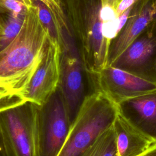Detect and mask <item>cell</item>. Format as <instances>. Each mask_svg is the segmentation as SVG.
<instances>
[{
	"mask_svg": "<svg viewBox=\"0 0 156 156\" xmlns=\"http://www.w3.org/2000/svg\"><path fill=\"white\" fill-rule=\"evenodd\" d=\"M8 14L9 11L4 5L2 0H0V43Z\"/></svg>",
	"mask_w": 156,
	"mask_h": 156,
	"instance_id": "cell-18",
	"label": "cell"
},
{
	"mask_svg": "<svg viewBox=\"0 0 156 156\" xmlns=\"http://www.w3.org/2000/svg\"><path fill=\"white\" fill-rule=\"evenodd\" d=\"M72 36L88 75L107 66L109 44L102 33L101 0H62Z\"/></svg>",
	"mask_w": 156,
	"mask_h": 156,
	"instance_id": "cell-2",
	"label": "cell"
},
{
	"mask_svg": "<svg viewBox=\"0 0 156 156\" xmlns=\"http://www.w3.org/2000/svg\"><path fill=\"white\" fill-rule=\"evenodd\" d=\"M49 11L57 34V41L61 49L68 46L69 41L66 37H72L67 16L62 0H39Z\"/></svg>",
	"mask_w": 156,
	"mask_h": 156,
	"instance_id": "cell-13",
	"label": "cell"
},
{
	"mask_svg": "<svg viewBox=\"0 0 156 156\" xmlns=\"http://www.w3.org/2000/svg\"><path fill=\"white\" fill-rule=\"evenodd\" d=\"M100 16L102 23L113 21L118 18L117 7L121 0H101Z\"/></svg>",
	"mask_w": 156,
	"mask_h": 156,
	"instance_id": "cell-16",
	"label": "cell"
},
{
	"mask_svg": "<svg viewBox=\"0 0 156 156\" xmlns=\"http://www.w3.org/2000/svg\"><path fill=\"white\" fill-rule=\"evenodd\" d=\"M21 30L0 51V112L27 102L31 79L40 64L49 34L32 0L26 4Z\"/></svg>",
	"mask_w": 156,
	"mask_h": 156,
	"instance_id": "cell-1",
	"label": "cell"
},
{
	"mask_svg": "<svg viewBox=\"0 0 156 156\" xmlns=\"http://www.w3.org/2000/svg\"><path fill=\"white\" fill-rule=\"evenodd\" d=\"M61 48L58 41L49 36L43 55L29 88L27 102L40 105L57 89L60 78Z\"/></svg>",
	"mask_w": 156,
	"mask_h": 156,
	"instance_id": "cell-9",
	"label": "cell"
},
{
	"mask_svg": "<svg viewBox=\"0 0 156 156\" xmlns=\"http://www.w3.org/2000/svg\"><path fill=\"white\" fill-rule=\"evenodd\" d=\"M33 105L35 156H58L71 125L60 89L41 104Z\"/></svg>",
	"mask_w": 156,
	"mask_h": 156,
	"instance_id": "cell-4",
	"label": "cell"
},
{
	"mask_svg": "<svg viewBox=\"0 0 156 156\" xmlns=\"http://www.w3.org/2000/svg\"><path fill=\"white\" fill-rule=\"evenodd\" d=\"M113 126L119 156H140L156 144L119 112Z\"/></svg>",
	"mask_w": 156,
	"mask_h": 156,
	"instance_id": "cell-12",
	"label": "cell"
},
{
	"mask_svg": "<svg viewBox=\"0 0 156 156\" xmlns=\"http://www.w3.org/2000/svg\"><path fill=\"white\" fill-rule=\"evenodd\" d=\"M110 66L156 83V20Z\"/></svg>",
	"mask_w": 156,
	"mask_h": 156,
	"instance_id": "cell-8",
	"label": "cell"
},
{
	"mask_svg": "<svg viewBox=\"0 0 156 156\" xmlns=\"http://www.w3.org/2000/svg\"><path fill=\"white\" fill-rule=\"evenodd\" d=\"M24 15L15 16L9 12L0 43V51L7 47L16 37L23 26Z\"/></svg>",
	"mask_w": 156,
	"mask_h": 156,
	"instance_id": "cell-15",
	"label": "cell"
},
{
	"mask_svg": "<svg viewBox=\"0 0 156 156\" xmlns=\"http://www.w3.org/2000/svg\"><path fill=\"white\" fill-rule=\"evenodd\" d=\"M155 20L156 0H139L136 2L126 24L110 42L107 66H110L147 26Z\"/></svg>",
	"mask_w": 156,
	"mask_h": 156,
	"instance_id": "cell-10",
	"label": "cell"
},
{
	"mask_svg": "<svg viewBox=\"0 0 156 156\" xmlns=\"http://www.w3.org/2000/svg\"><path fill=\"white\" fill-rule=\"evenodd\" d=\"M138 1L139 0H121L116 9V14L118 16L127 9L133 5Z\"/></svg>",
	"mask_w": 156,
	"mask_h": 156,
	"instance_id": "cell-19",
	"label": "cell"
},
{
	"mask_svg": "<svg viewBox=\"0 0 156 156\" xmlns=\"http://www.w3.org/2000/svg\"><path fill=\"white\" fill-rule=\"evenodd\" d=\"M80 156H119L113 126L102 133Z\"/></svg>",
	"mask_w": 156,
	"mask_h": 156,
	"instance_id": "cell-14",
	"label": "cell"
},
{
	"mask_svg": "<svg viewBox=\"0 0 156 156\" xmlns=\"http://www.w3.org/2000/svg\"><path fill=\"white\" fill-rule=\"evenodd\" d=\"M88 76L94 91L102 93L116 105L156 93L155 82L112 66H107L99 73Z\"/></svg>",
	"mask_w": 156,
	"mask_h": 156,
	"instance_id": "cell-7",
	"label": "cell"
},
{
	"mask_svg": "<svg viewBox=\"0 0 156 156\" xmlns=\"http://www.w3.org/2000/svg\"><path fill=\"white\" fill-rule=\"evenodd\" d=\"M118 105L99 91L89 93L73 121L58 156H80L104 131L113 125Z\"/></svg>",
	"mask_w": 156,
	"mask_h": 156,
	"instance_id": "cell-3",
	"label": "cell"
},
{
	"mask_svg": "<svg viewBox=\"0 0 156 156\" xmlns=\"http://www.w3.org/2000/svg\"><path fill=\"white\" fill-rule=\"evenodd\" d=\"M0 142L4 156H35L32 102L0 112Z\"/></svg>",
	"mask_w": 156,
	"mask_h": 156,
	"instance_id": "cell-5",
	"label": "cell"
},
{
	"mask_svg": "<svg viewBox=\"0 0 156 156\" xmlns=\"http://www.w3.org/2000/svg\"><path fill=\"white\" fill-rule=\"evenodd\" d=\"M140 156H156V144Z\"/></svg>",
	"mask_w": 156,
	"mask_h": 156,
	"instance_id": "cell-20",
	"label": "cell"
},
{
	"mask_svg": "<svg viewBox=\"0 0 156 156\" xmlns=\"http://www.w3.org/2000/svg\"><path fill=\"white\" fill-rule=\"evenodd\" d=\"M2 2L9 12L15 16L26 13V5L22 0H2Z\"/></svg>",
	"mask_w": 156,
	"mask_h": 156,
	"instance_id": "cell-17",
	"label": "cell"
},
{
	"mask_svg": "<svg viewBox=\"0 0 156 156\" xmlns=\"http://www.w3.org/2000/svg\"><path fill=\"white\" fill-rule=\"evenodd\" d=\"M0 156H4V153H3V150L1 144V142H0Z\"/></svg>",
	"mask_w": 156,
	"mask_h": 156,
	"instance_id": "cell-21",
	"label": "cell"
},
{
	"mask_svg": "<svg viewBox=\"0 0 156 156\" xmlns=\"http://www.w3.org/2000/svg\"><path fill=\"white\" fill-rule=\"evenodd\" d=\"M118 112L146 135L156 141V93L125 101Z\"/></svg>",
	"mask_w": 156,
	"mask_h": 156,
	"instance_id": "cell-11",
	"label": "cell"
},
{
	"mask_svg": "<svg viewBox=\"0 0 156 156\" xmlns=\"http://www.w3.org/2000/svg\"><path fill=\"white\" fill-rule=\"evenodd\" d=\"M87 85L92 89L88 74L77 48L72 44L61 49L58 87L63 97L71 124L85 98L91 93L87 90Z\"/></svg>",
	"mask_w": 156,
	"mask_h": 156,
	"instance_id": "cell-6",
	"label": "cell"
}]
</instances>
